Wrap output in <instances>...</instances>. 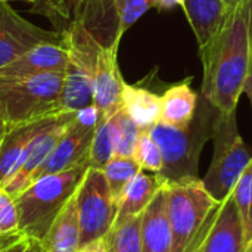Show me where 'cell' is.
Returning <instances> with one entry per match:
<instances>
[{"instance_id": "d590c367", "label": "cell", "mask_w": 252, "mask_h": 252, "mask_svg": "<svg viewBox=\"0 0 252 252\" xmlns=\"http://www.w3.org/2000/svg\"><path fill=\"white\" fill-rule=\"evenodd\" d=\"M24 252H43V250H41V244L37 242V241H31L30 245L27 247V250Z\"/></svg>"}, {"instance_id": "ac0fdd59", "label": "cell", "mask_w": 252, "mask_h": 252, "mask_svg": "<svg viewBox=\"0 0 252 252\" xmlns=\"http://www.w3.org/2000/svg\"><path fill=\"white\" fill-rule=\"evenodd\" d=\"M121 108L137 124L142 131H148L161 117V96L139 84H124Z\"/></svg>"}, {"instance_id": "7c38bea8", "label": "cell", "mask_w": 252, "mask_h": 252, "mask_svg": "<svg viewBox=\"0 0 252 252\" xmlns=\"http://www.w3.org/2000/svg\"><path fill=\"white\" fill-rule=\"evenodd\" d=\"M46 41L59 43L62 41V34L31 24L9 1H0V68L31 47Z\"/></svg>"}, {"instance_id": "603a6c76", "label": "cell", "mask_w": 252, "mask_h": 252, "mask_svg": "<svg viewBox=\"0 0 252 252\" xmlns=\"http://www.w3.org/2000/svg\"><path fill=\"white\" fill-rule=\"evenodd\" d=\"M115 114L99 115V121L96 124L94 136H93L90 152H89V164L93 168L102 170L114 158Z\"/></svg>"}, {"instance_id": "ab89813d", "label": "cell", "mask_w": 252, "mask_h": 252, "mask_svg": "<svg viewBox=\"0 0 252 252\" xmlns=\"http://www.w3.org/2000/svg\"><path fill=\"white\" fill-rule=\"evenodd\" d=\"M251 71H252V22H251Z\"/></svg>"}, {"instance_id": "e575fe53", "label": "cell", "mask_w": 252, "mask_h": 252, "mask_svg": "<svg viewBox=\"0 0 252 252\" xmlns=\"http://www.w3.org/2000/svg\"><path fill=\"white\" fill-rule=\"evenodd\" d=\"M244 93L248 96V99H250L252 105V71H250V74L247 77V81H245V86H244Z\"/></svg>"}, {"instance_id": "9a60e30c", "label": "cell", "mask_w": 252, "mask_h": 252, "mask_svg": "<svg viewBox=\"0 0 252 252\" xmlns=\"http://www.w3.org/2000/svg\"><path fill=\"white\" fill-rule=\"evenodd\" d=\"M242 221L232 195L226 198L211 224L199 252H245Z\"/></svg>"}, {"instance_id": "d6986e66", "label": "cell", "mask_w": 252, "mask_h": 252, "mask_svg": "<svg viewBox=\"0 0 252 252\" xmlns=\"http://www.w3.org/2000/svg\"><path fill=\"white\" fill-rule=\"evenodd\" d=\"M49 120L50 118L30 123L6 133L0 145V188H3L15 176L27 146Z\"/></svg>"}, {"instance_id": "9c48e42d", "label": "cell", "mask_w": 252, "mask_h": 252, "mask_svg": "<svg viewBox=\"0 0 252 252\" xmlns=\"http://www.w3.org/2000/svg\"><path fill=\"white\" fill-rule=\"evenodd\" d=\"M81 248L105 238L112 229L118 205L111 193L103 170L89 167L75 192Z\"/></svg>"}, {"instance_id": "2e32d148", "label": "cell", "mask_w": 252, "mask_h": 252, "mask_svg": "<svg viewBox=\"0 0 252 252\" xmlns=\"http://www.w3.org/2000/svg\"><path fill=\"white\" fill-rule=\"evenodd\" d=\"M140 233L142 252H173V232L167 211V195L164 185L142 214Z\"/></svg>"}, {"instance_id": "d6a6232c", "label": "cell", "mask_w": 252, "mask_h": 252, "mask_svg": "<svg viewBox=\"0 0 252 252\" xmlns=\"http://www.w3.org/2000/svg\"><path fill=\"white\" fill-rule=\"evenodd\" d=\"M176 6H185V0H155V7L159 10H170Z\"/></svg>"}, {"instance_id": "836d02e7", "label": "cell", "mask_w": 252, "mask_h": 252, "mask_svg": "<svg viewBox=\"0 0 252 252\" xmlns=\"http://www.w3.org/2000/svg\"><path fill=\"white\" fill-rule=\"evenodd\" d=\"M30 239H25V241H21V242H18V244H15L13 247H10V248H7V250H4V251L1 252H24L27 250V247L30 245Z\"/></svg>"}, {"instance_id": "83f0119b", "label": "cell", "mask_w": 252, "mask_h": 252, "mask_svg": "<svg viewBox=\"0 0 252 252\" xmlns=\"http://www.w3.org/2000/svg\"><path fill=\"white\" fill-rule=\"evenodd\" d=\"M133 158L137 161L143 171H151L152 174H159L164 167V158L159 146L152 139L149 131H142L137 146L134 149Z\"/></svg>"}, {"instance_id": "4316f807", "label": "cell", "mask_w": 252, "mask_h": 252, "mask_svg": "<svg viewBox=\"0 0 252 252\" xmlns=\"http://www.w3.org/2000/svg\"><path fill=\"white\" fill-rule=\"evenodd\" d=\"M140 133H142V130L137 127V124L127 115V112L123 108H120L115 114L114 157L133 158Z\"/></svg>"}, {"instance_id": "3957f363", "label": "cell", "mask_w": 252, "mask_h": 252, "mask_svg": "<svg viewBox=\"0 0 252 252\" xmlns=\"http://www.w3.org/2000/svg\"><path fill=\"white\" fill-rule=\"evenodd\" d=\"M164 186L173 232V252H196L223 202L207 190L201 179L165 182Z\"/></svg>"}, {"instance_id": "4dcf8cb0", "label": "cell", "mask_w": 252, "mask_h": 252, "mask_svg": "<svg viewBox=\"0 0 252 252\" xmlns=\"http://www.w3.org/2000/svg\"><path fill=\"white\" fill-rule=\"evenodd\" d=\"M28 239L21 230L19 232H15V233H10V235H4V236H0V252L13 247L15 244L21 242V241H25Z\"/></svg>"}, {"instance_id": "8992f818", "label": "cell", "mask_w": 252, "mask_h": 252, "mask_svg": "<svg viewBox=\"0 0 252 252\" xmlns=\"http://www.w3.org/2000/svg\"><path fill=\"white\" fill-rule=\"evenodd\" d=\"M68 50L63 71L62 112H78L93 105V74L100 43L80 24L62 32Z\"/></svg>"}, {"instance_id": "d4e9b609", "label": "cell", "mask_w": 252, "mask_h": 252, "mask_svg": "<svg viewBox=\"0 0 252 252\" xmlns=\"http://www.w3.org/2000/svg\"><path fill=\"white\" fill-rule=\"evenodd\" d=\"M102 170L117 205L127 185L137 176V173L142 171L137 161L134 158L127 157H114Z\"/></svg>"}, {"instance_id": "7402d4cb", "label": "cell", "mask_w": 252, "mask_h": 252, "mask_svg": "<svg viewBox=\"0 0 252 252\" xmlns=\"http://www.w3.org/2000/svg\"><path fill=\"white\" fill-rule=\"evenodd\" d=\"M183 9L196 37L198 47L213 35L227 12L221 0H185Z\"/></svg>"}, {"instance_id": "30bf717a", "label": "cell", "mask_w": 252, "mask_h": 252, "mask_svg": "<svg viewBox=\"0 0 252 252\" xmlns=\"http://www.w3.org/2000/svg\"><path fill=\"white\" fill-rule=\"evenodd\" d=\"M97 121L99 111L94 105L78 111L50 155L37 170L32 182L49 174L69 170L83 162H89V152Z\"/></svg>"}, {"instance_id": "f35d334b", "label": "cell", "mask_w": 252, "mask_h": 252, "mask_svg": "<svg viewBox=\"0 0 252 252\" xmlns=\"http://www.w3.org/2000/svg\"><path fill=\"white\" fill-rule=\"evenodd\" d=\"M0 1H9V3H10V1H27V3H32V4H34V3H37L38 0H0Z\"/></svg>"}, {"instance_id": "f546056e", "label": "cell", "mask_w": 252, "mask_h": 252, "mask_svg": "<svg viewBox=\"0 0 252 252\" xmlns=\"http://www.w3.org/2000/svg\"><path fill=\"white\" fill-rule=\"evenodd\" d=\"M19 232V214L15 199L0 188V236Z\"/></svg>"}, {"instance_id": "8d00e7d4", "label": "cell", "mask_w": 252, "mask_h": 252, "mask_svg": "<svg viewBox=\"0 0 252 252\" xmlns=\"http://www.w3.org/2000/svg\"><path fill=\"white\" fill-rule=\"evenodd\" d=\"M6 133H7V130H6V126H4L3 117H1V114H0V145H1V142H3Z\"/></svg>"}, {"instance_id": "484cf974", "label": "cell", "mask_w": 252, "mask_h": 252, "mask_svg": "<svg viewBox=\"0 0 252 252\" xmlns=\"http://www.w3.org/2000/svg\"><path fill=\"white\" fill-rule=\"evenodd\" d=\"M232 198L242 221L245 244L248 248L252 245V157L232 192Z\"/></svg>"}, {"instance_id": "e0dca14e", "label": "cell", "mask_w": 252, "mask_h": 252, "mask_svg": "<svg viewBox=\"0 0 252 252\" xmlns=\"http://www.w3.org/2000/svg\"><path fill=\"white\" fill-rule=\"evenodd\" d=\"M80 238L78 210L74 195L59 211L40 244L43 252H78L81 248Z\"/></svg>"}, {"instance_id": "74e56055", "label": "cell", "mask_w": 252, "mask_h": 252, "mask_svg": "<svg viewBox=\"0 0 252 252\" xmlns=\"http://www.w3.org/2000/svg\"><path fill=\"white\" fill-rule=\"evenodd\" d=\"M221 1L224 3V6H226V9L229 10L230 7H233V6L236 4V3H238L239 0H221Z\"/></svg>"}, {"instance_id": "52a82bcc", "label": "cell", "mask_w": 252, "mask_h": 252, "mask_svg": "<svg viewBox=\"0 0 252 252\" xmlns=\"http://www.w3.org/2000/svg\"><path fill=\"white\" fill-rule=\"evenodd\" d=\"M214 154L202 183L207 190L220 202L229 198L251 161V154L239 134L236 112L221 115L213 136Z\"/></svg>"}, {"instance_id": "5bb4252c", "label": "cell", "mask_w": 252, "mask_h": 252, "mask_svg": "<svg viewBox=\"0 0 252 252\" xmlns=\"http://www.w3.org/2000/svg\"><path fill=\"white\" fill-rule=\"evenodd\" d=\"M68 62V50L62 41L40 43L10 63L0 68V77L18 78L50 72H63Z\"/></svg>"}, {"instance_id": "ffe728a7", "label": "cell", "mask_w": 252, "mask_h": 252, "mask_svg": "<svg viewBox=\"0 0 252 252\" xmlns=\"http://www.w3.org/2000/svg\"><path fill=\"white\" fill-rule=\"evenodd\" d=\"M199 93H196L188 81H182L168 87L161 94L159 123L174 127L189 126L196 114Z\"/></svg>"}, {"instance_id": "cb8c5ba5", "label": "cell", "mask_w": 252, "mask_h": 252, "mask_svg": "<svg viewBox=\"0 0 252 252\" xmlns=\"http://www.w3.org/2000/svg\"><path fill=\"white\" fill-rule=\"evenodd\" d=\"M142 214L115 221L105 236L106 252H142Z\"/></svg>"}, {"instance_id": "8fae6325", "label": "cell", "mask_w": 252, "mask_h": 252, "mask_svg": "<svg viewBox=\"0 0 252 252\" xmlns=\"http://www.w3.org/2000/svg\"><path fill=\"white\" fill-rule=\"evenodd\" d=\"M75 115L77 112H63L61 115L53 117L34 136V139L30 142L21 158L18 171L3 186V189L12 198H16L25 188H28L32 183L37 170L50 155V152L53 151V148L56 146V143L68 128V126L75 118Z\"/></svg>"}, {"instance_id": "f1b7e54d", "label": "cell", "mask_w": 252, "mask_h": 252, "mask_svg": "<svg viewBox=\"0 0 252 252\" xmlns=\"http://www.w3.org/2000/svg\"><path fill=\"white\" fill-rule=\"evenodd\" d=\"M114 6L118 19L117 38H123L130 27H133L149 9L155 7V0H115Z\"/></svg>"}, {"instance_id": "44dd1931", "label": "cell", "mask_w": 252, "mask_h": 252, "mask_svg": "<svg viewBox=\"0 0 252 252\" xmlns=\"http://www.w3.org/2000/svg\"><path fill=\"white\" fill-rule=\"evenodd\" d=\"M164 182L165 180L159 174H146L143 170L137 173L120 198L115 221L143 214Z\"/></svg>"}, {"instance_id": "b9f144b4", "label": "cell", "mask_w": 252, "mask_h": 252, "mask_svg": "<svg viewBox=\"0 0 252 252\" xmlns=\"http://www.w3.org/2000/svg\"><path fill=\"white\" fill-rule=\"evenodd\" d=\"M196 252H199V250H198V251H196Z\"/></svg>"}, {"instance_id": "5b68a950", "label": "cell", "mask_w": 252, "mask_h": 252, "mask_svg": "<svg viewBox=\"0 0 252 252\" xmlns=\"http://www.w3.org/2000/svg\"><path fill=\"white\" fill-rule=\"evenodd\" d=\"M63 72L30 77H0V114L6 130L63 114Z\"/></svg>"}, {"instance_id": "6da1fadb", "label": "cell", "mask_w": 252, "mask_h": 252, "mask_svg": "<svg viewBox=\"0 0 252 252\" xmlns=\"http://www.w3.org/2000/svg\"><path fill=\"white\" fill-rule=\"evenodd\" d=\"M251 22L252 0H239L198 49L202 62L201 94L221 115L236 112L251 71Z\"/></svg>"}, {"instance_id": "4fadbf2b", "label": "cell", "mask_w": 252, "mask_h": 252, "mask_svg": "<svg viewBox=\"0 0 252 252\" xmlns=\"http://www.w3.org/2000/svg\"><path fill=\"white\" fill-rule=\"evenodd\" d=\"M121 40L109 46L100 44L93 74V105L99 115H112L121 108V94L126 84L118 66V47Z\"/></svg>"}, {"instance_id": "1f68e13d", "label": "cell", "mask_w": 252, "mask_h": 252, "mask_svg": "<svg viewBox=\"0 0 252 252\" xmlns=\"http://www.w3.org/2000/svg\"><path fill=\"white\" fill-rule=\"evenodd\" d=\"M78 252H106V244H105V238L97 239L83 248H80Z\"/></svg>"}, {"instance_id": "60d3db41", "label": "cell", "mask_w": 252, "mask_h": 252, "mask_svg": "<svg viewBox=\"0 0 252 252\" xmlns=\"http://www.w3.org/2000/svg\"><path fill=\"white\" fill-rule=\"evenodd\" d=\"M245 252H252V245H250V247L247 248V251H245Z\"/></svg>"}, {"instance_id": "7a4b0ae2", "label": "cell", "mask_w": 252, "mask_h": 252, "mask_svg": "<svg viewBox=\"0 0 252 252\" xmlns=\"http://www.w3.org/2000/svg\"><path fill=\"white\" fill-rule=\"evenodd\" d=\"M219 118V109L199 93L196 114L189 126L174 127L157 123L148 130L162 152L164 167L159 176L165 182L199 179V157L205 143L213 139Z\"/></svg>"}, {"instance_id": "ba28073f", "label": "cell", "mask_w": 252, "mask_h": 252, "mask_svg": "<svg viewBox=\"0 0 252 252\" xmlns=\"http://www.w3.org/2000/svg\"><path fill=\"white\" fill-rule=\"evenodd\" d=\"M115 0H38L32 12L46 16L55 31L63 32L72 25H83L100 44L109 46L117 38L118 19Z\"/></svg>"}, {"instance_id": "277c9868", "label": "cell", "mask_w": 252, "mask_h": 252, "mask_svg": "<svg viewBox=\"0 0 252 252\" xmlns=\"http://www.w3.org/2000/svg\"><path fill=\"white\" fill-rule=\"evenodd\" d=\"M89 162L34 180L15 199L19 230L30 239L41 242L63 205L75 195Z\"/></svg>"}]
</instances>
